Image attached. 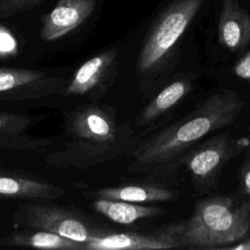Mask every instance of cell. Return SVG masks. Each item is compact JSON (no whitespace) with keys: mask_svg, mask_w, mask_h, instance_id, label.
Masks as SVG:
<instances>
[{"mask_svg":"<svg viewBox=\"0 0 250 250\" xmlns=\"http://www.w3.org/2000/svg\"><path fill=\"white\" fill-rule=\"evenodd\" d=\"M67 82L62 70L0 66V102L38 101L62 95Z\"/></svg>","mask_w":250,"mask_h":250,"instance_id":"8992f818","label":"cell"},{"mask_svg":"<svg viewBox=\"0 0 250 250\" xmlns=\"http://www.w3.org/2000/svg\"><path fill=\"white\" fill-rule=\"evenodd\" d=\"M0 238V246H21L39 249H61V250H86L85 244L66 238L55 232L26 228Z\"/></svg>","mask_w":250,"mask_h":250,"instance_id":"9a60e30c","label":"cell"},{"mask_svg":"<svg viewBox=\"0 0 250 250\" xmlns=\"http://www.w3.org/2000/svg\"><path fill=\"white\" fill-rule=\"evenodd\" d=\"M67 190L35 175L0 167V199L55 200Z\"/></svg>","mask_w":250,"mask_h":250,"instance_id":"30bf717a","label":"cell"},{"mask_svg":"<svg viewBox=\"0 0 250 250\" xmlns=\"http://www.w3.org/2000/svg\"><path fill=\"white\" fill-rule=\"evenodd\" d=\"M94 198L123 200L133 203H152L169 201L175 198L174 192L162 186L150 184L107 187L89 193Z\"/></svg>","mask_w":250,"mask_h":250,"instance_id":"5bb4252c","label":"cell"},{"mask_svg":"<svg viewBox=\"0 0 250 250\" xmlns=\"http://www.w3.org/2000/svg\"><path fill=\"white\" fill-rule=\"evenodd\" d=\"M192 85L188 79L175 80L160 91L148 103L138 116V123L140 125L147 124L158 116L170 110L177 104L184 99L191 90Z\"/></svg>","mask_w":250,"mask_h":250,"instance_id":"e0dca14e","label":"cell"},{"mask_svg":"<svg viewBox=\"0 0 250 250\" xmlns=\"http://www.w3.org/2000/svg\"><path fill=\"white\" fill-rule=\"evenodd\" d=\"M62 146L45 157L55 167L88 168L105 162L123 150L125 135L114 110L94 103H83L63 113Z\"/></svg>","mask_w":250,"mask_h":250,"instance_id":"6da1fadb","label":"cell"},{"mask_svg":"<svg viewBox=\"0 0 250 250\" xmlns=\"http://www.w3.org/2000/svg\"><path fill=\"white\" fill-rule=\"evenodd\" d=\"M240 184L244 193L250 195V161L246 162L241 169Z\"/></svg>","mask_w":250,"mask_h":250,"instance_id":"44dd1931","label":"cell"},{"mask_svg":"<svg viewBox=\"0 0 250 250\" xmlns=\"http://www.w3.org/2000/svg\"><path fill=\"white\" fill-rule=\"evenodd\" d=\"M244 104L239 94L232 90L211 95L188 116L139 145L132 152L133 165L157 169L171 163L203 137L233 123Z\"/></svg>","mask_w":250,"mask_h":250,"instance_id":"7a4b0ae2","label":"cell"},{"mask_svg":"<svg viewBox=\"0 0 250 250\" xmlns=\"http://www.w3.org/2000/svg\"><path fill=\"white\" fill-rule=\"evenodd\" d=\"M117 51L109 49L85 61L68 79L62 97L97 100L113 82L117 70Z\"/></svg>","mask_w":250,"mask_h":250,"instance_id":"52a82bcc","label":"cell"},{"mask_svg":"<svg viewBox=\"0 0 250 250\" xmlns=\"http://www.w3.org/2000/svg\"><path fill=\"white\" fill-rule=\"evenodd\" d=\"M46 115L0 112V149L26 151L48 147L52 138L29 134V130Z\"/></svg>","mask_w":250,"mask_h":250,"instance_id":"8fae6325","label":"cell"},{"mask_svg":"<svg viewBox=\"0 0 250 250\" xmlns=\"http://www.w3.org/2000/svg\"><path fill=\"white\" fill-rule=\"evenodd\" d=\"M205 0H177L160 16L148 33L138 60V69L148 74L159 68L187 30Z\"/></svg>","mask_w":250,"mask_h":250,"instance_id":"277c9868","label":"cell"},{"mask_svg":"<svg viewBox=\"0 0 250 250\" xmlns=\"http://www.w3.org/2000/svg\"><path fill=\"white\" fill-rule=\"evenodd\" d=\"M249 234L250 200L213 196L197 202L191 217L183 223L181 248H227Z\"/></svg>","mask_w":250,"mask_h":250,"instance_id":"3957f363","label":"cell"},{"mask_svg":"<svg viewBox=\"0 0 250 250\" xmlns=\"http://www.w3.org/2000/svg\"><path fill=\"white\" fill-rule=\"evenodd\" d=\"M233 72L240 79L250 82V50L236 62Z\"/></svg>","mask_w":250,"mask_h":250,"instance_id":"ffe728a7","label":"cell"},{"mask_svg":"<svg viewBox=\"0 0 250 250\" xmlns=\"http://www.w3.org/2000/svg\"><path fill=\"white\" fill-rule=\"evenodd\" d=\"M96 0H59L43 18L40 36L45 41L60 39L79 26L94 11Z\"/></svg>","mask_w":250,"mask_h":250,"instance_id":"7c38bea8","label":"cell"},{"mask_svg":"<svg viewBox=\"0 0 250 250\" xmlns=\"http://www.w3.org/2000/svg\"><path fill=\"white\" fill-rule=\"evenodd\" d=\"M92 206L96 212L104 215L110 221L123 225L154 217L162 211V209L156 206L105 198H95Z\"/></svg>","mask_w":250,"mask_h":250,"instance_id":"2e32d148","label":"cell"},{"mask_svg":"<svg viewBox=\"0 0 250 250\" xmlns=\"http://www.w3.org/2000/svg\"><path fill=\"white\" fill-rule=\"evenodd\" d=\"M183 223L169 226L151 233L103 232L95 235L86 250H152L181 248Z\"/></svg>","mask_w":250,"mask_h":250,"instance_id":"9c48e42d","label":"cell"},{"mask_svg":"<svg viewBox=\"0 0 250 250\" xmlns=\"http://www.w3.org/2000/svg\"><path fill=\"white\" fill-rule=\"evenodd\" d=\"M18 52V42L13 33L0 24V58L15 56Z\"/></svg>","mask_w":250,"mask_h":250,"instance_id":"d6986e66","label":"cell"},{"mask_svg":"<svg viewBox=\"0 0 250 250\" xmlns=\"http://www.w3.org/2000/svg\"><path fill=\"white\" fill-rule=\"evenodd\" d=\"M54 200H29L13 214L14 225L45 229L86 244L104 231L89 226L74 211L53 203Z\"/></svg>","mask_w":250,"mask_h":250,"instance_id":"5b68a950","label":"cell"},{"mask_svg":"<svg viewBox=\"0 0 250 250\" xmlns=\"http://www.w3.org/2000/svg\"><path fill=\"white\" fill-rule=\"evenodd\" d=\"M43 0H0V18L11 17L27 11Z\"/></svg>","mask_w":250,"mask_h":250,"instance_id":"ac0fdd59","label":"cell"},{"mask_svg":"<svg viewBox=\"0 0 250 250\" xmlns=\"http://www.w3.org/2000/svg\"><path fill=\"white\" fill-rule=\"evenodd\" d=\"M236 148L235 140L225 134L208 140L190 151L185 158V165L195 187L202 188L213 184Z\"/></svg>","mask_w":250,"mask_h":250,"instance_id":"ba28073f","label":"cell"},{"mask_svg":"<svg viewBox=\"0 0 250 250\" xmlns=\"http://www.w3.org/2000/svg\"><path fill=\"white\" fill-rule=\"evenodd\" d=\"M220 43L228 50H242L250 42V16L236 0H225L219 17Z\"/></svg>","mask_w":250,"mask_h":250,"instance_id":"4fadbf2b","label":"cell"}]
</instances>
